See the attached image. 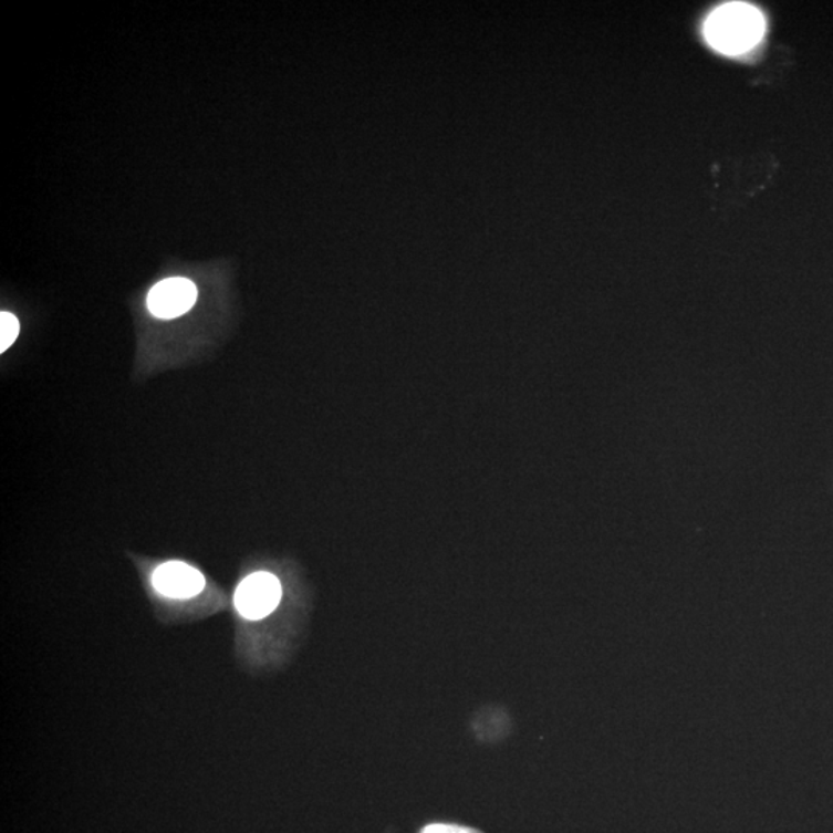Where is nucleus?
I'll list each match as a JSON object with an SVG mask.
<instances>
[{
    "mask_svg": "<svg viewBox=\"0 0 833 833\" xmlns=\"http://www.w3.org/2000/svg\"><path fill=\"white\" fill-rule=\"evenodd\" d=\"M281 600L280 581L271 573L250 574L235 593V605L246 619H263L278 607Z\"/></svg>",
    "mask_w": 833,
    "mask_h": 833,
    "instance_id": "obj_2",
    "label": "nucleus"
},
{
    "mask_svg": "<svg viewBox=\"0 0 833 833\" xmlns=\"http://www.w3.org/2000/svg\"><path fill=\"white\" fill-rule=\"evenodd\" d=\"M154 586L156 592L171 600H189L197 596L206 586L201 571L184 562H167L155 570Z\"/></svg>",
    "mask_w": 833,
    "mask_h": 833,
    "instance_id": "obj_4",
    "label": "nucleus"
},
{
    "mask_svg": "<svg viewBox=\"0 0 833 833\" xmlns=\"http://www.w3.org/2000/svg\"><path fill=\"white\" fill-rule=\"evenodd\" d=\"M421 833H482L476 829L457 826V824H429Z\"/></svg>",
    "mask_w": 833,
    "mask_h": 833,
    "instance_id": "obj_6",
    "label": "nucleus"
},
{
    "mask_svg": "<svg viewBox=\"0 0 833 833\" xmlns=\"http://www.w3.org/2000/svg\"><path fill=\"white\" fill-rule=\"evenodd\" d=\"M704 31L707 41L718 52L745 53L764 37V15L746 3H727L709 15Z\"/></svg>",
    "mask_w": 833,
    "mask_h": 833,
    "instance_id": "obj_1",
    "label": "nucleus"
},
{
    "mask_svg": "<svg viewBox=\"0 0 833 833\" xmlns=\"http://www.w3.org/2000/svg\"><path fill=\"white\" fill-rule=\"evenodd\" d=\"M19 331L21 327H19L18 319L13 314L2 312L0 314V352H6L14 343Z\"/></svg>",
    "mask_w": 833,
    "mask_h": 833,
    "instance_id": "obj_5",
    "label": "nucleus"
},
{
    "mask_svg": "<svg viewBox=\"0 0 833 833\" xmlns=\"http://www.w3.org/2000/svg\"><path fill=\"white\" fill-rule=\"evenodd\" d=\"M197 285L187 278H167L154 285L147 296L148 311L163 320L178 319L194 308Z\"/></svg>",
    "mask_w": 833,
    "mask_h": 833,
    "instance_id": "obj_3",
    "label": "nucleus"
}]
</instances>
